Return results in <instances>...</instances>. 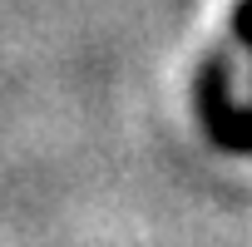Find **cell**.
<instances>
[{"label":"cell","instance_id":"1","mask_svg":"<svg viewBox=\"0 0 252 247\" xmlns=\"http://www.w3.org/2000/svg\"><path fill=\"white\" fill-rule=\"evenodd\" d=\"M193 104H198L203 134L218 154H252V104H237L222 55L203 60L198 84H193Z\"/></svg>","mask_w":252,"mask_h":247},{"label":"cell","instance_id":"2","mask_svg":"<svg viewBox=\"0 0 252 247\" xmlns=\"http://www.w3.org/2000/svg\"><path fill=\"white\" fill-rule=\"evenodd\" d=\"M227 30H232V40L252 55V0H232V10H227Z\"/></svg>","mask_w":252,"mask_h":247}]
</instances>
